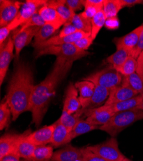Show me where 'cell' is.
<instances>
[{"label":"cell","instance_id":"cell-1","mask_svg":"<svg viewBox=\"0 0 143 161\" xmlns=\"http://www.w3.org/2000/svg\"><path fill=\"white\" fill-rule=\"evenodd\" d=\"M72 62L57 58L53 69L39 84L35 85L31 99L30 112L32 123L38 127L48 109L49 105L55 96L58 85L66 77L73 65Z\"/></svg>","mask_w":143,"mask_h":161},{"label":"cell","instance_id":"cell-2","mask_svg":"<svg viewBox=\"0 0 143 161\" xmlns=\"http://www.w3.org/2000/svg\"><path fill=\"white\" fill-rule=\"evenodd\" d=\"M34 86L33 72L30 66L18 62L8 83L5 96L12 113V120H16L24 112L30 111Z\"/></svg>","mask_w":143,"mask_h":161},{"label":"cell","instance_id":"cell-3","mask_svg":"<svg viewBox=\"0 0 143 161\" xmlns=\"http://www.w3.org/2000/svg\"><path fill=\"white\" fill-rule=\"evenodd\" d=\"M143 119V111L137 108L115 114L109 121L99 128L111 137H116L120 133L134 123Z\"/></svg>","mask_w":143,"mask_h":161},{"label":"cell","instance_id":"cell-4","mask_svg":"<svg viewBox=\"0 0 143 161\" xmlns=\"http://www.w3.org/2000/svg\"><path fill=\"white\" fill-rule=\"evenodd\" d=\"M83 79L110 91L121 84L123 75L113 66L109 65L106 68L95 72Z\"/></svg>","mask_w":143,"mask_h":161},{"label":"cell","instance_id":"cell-5","mask_svg":"<svg viewBox=\"0 0 143 161\" xmlns=\"http://www.w3.org/2000/svg\"><path fill=\"white\" fill-rule=\"evenodd\" d=\"M90 52L87 51H81L78 49L73 43L64 44L58 46H51L44 48L37 53L36 58L43 56L54 55L57 58H61L67 61L74 63L75 61L82 59Z\"/></svg>","mask_w":143,"mask_h":161},{"label":"cell","instance_id":"cell-6","mask_svg":"<svg viewBox=\"0 0 143 161\" xmlns=\"http://www.w3.org/2000/svg\"><path fill=\"white\" fill-rule=\"evenodd\" d=\"M87 147L106 161H123L126 158L120 151L118 142L115 137H110L100 144Z\"/></svg>","mask_w":143,"mask_h":161},{"label":"cell","instance_id":"cell-7","mask_svg":"<svg viewBox=\"0 0 143 161\" xmlns=\"http://www.w3.org/2000/svg\"><path fill=\"white\" fill-rule=\"evenodd\" d=\"M48 1L45 0H27L23 3L17 17L10 25L9 29L12 31L21 26L28 21Z\"/></svg>","mask_w":143,"mask_h":161},{"label":"cell","instance_id":"cell-8","mask_svg":"<svg viewBox=\"0 0 143 161\" xmlns=\"http://www.w3.org/2000/svg\"><path fill=\"white\" fill-rule=\"evenodd\" d=\"M23 3L12 0L0 1V26H8L17 17Z\"/></svg>","mask_w":143,"mask_h":161},{"label":"cell","instance_id":"cell-9","mask_svg":"<svg viewBox=\"0 0 143 161\" xmlns=\"http://www.w3.org/2000/svg\"><path fill=\"white\" fill-rule=\"evenodd\" d=\"M115 114L112 110L109 105L104 104L97 108L84 112L85 120L94 126H101L107 123Z\"/></svg>","mask_w":143,"mask_h":161},{"label":"cell","instance_id":"cell-10","mask_svg":"<svg viewBox=\"0 0 143 161\" xmlns=\"http://www.w3.org/2000/svg\"><path fill=\"white\" fill-rule=\"evenodd\" d=\"M40 28L41 27H38V26H33V27H30L23 31L18 30L13 34L12 37L14 42L15 58L17 61L19 59L22 50L30 43L32 39L35 37Z\"/></svg>","mask_w":143,"mask_h":161},{"label":"cell","instance_id":"cell-11","mask_svg":"<svg viewBox=\"0 0 143 161\" xmlns=\"http://www.w3.org/2000/svg\"><path fill=\"white\" fill-rule=\"evenodd\" d=\"M14 45L12 37H9L7 42L0 52V85H2L7 75L10 64L15 57Z\"/></svg>","mask_w":143,"mask_h":161},{"label":"cell","instance_id":"cell-12","mask_svg":"<svg viewBox=\"0 0 143 161\" xmlns=\"http://www.w3.org/2000/svg\"><path fill=\"white\" fill-rule=\"evenodd\" d=\"M63 105V111L69 114H73L82 108L79 92L73 83H69L65 91Z\"/></svg>","mask_w":143,"mask_h":161},{"label":"cell","instance_id":"cell-13","mask_svg":"<svg viewBox=\"0 0 143 161\" xmlns=\"http://www.w3.org/2000/svg\"><path fill=\"white\" fill-rule=\"evenodd\" d=\"M91 35V34H88L82 31H78L76 33L70 35L69 36L66 37H59L57 35L51 37L49 38L48 41L44 42L43 43L38 45L34 48L35 49L37 53L38 52H39L40 50L49 47L51 46H58V45H62L64 44H71V43H74L76 42H77L78 40H79L80 39Z\"/></svg>","mask_w":143,"mask_h":161},{"label":"cell","instance_id":"cell-14","mask_svg":"<svg viewBox=\"0 0 143 161\" xmlns=\"http://www.w3.org/2000/svg\"><path fill=\"white\" fill-rule=\"evenodd\" d=\"M82 147L66 144L54 152L51 161H82Z\"/></svg>","mask_w":143,"mask_h":161},{"label":"cell","instance_id":"cell-15","mask_svg":"<svg viewBox=\"0 0 143 161\" xmlns=\"http://www.w3.org/2000/svg\"><path fill=\"white\" fill-rule=\"evenodd\" d=\"M54 128V124L44 126L37 131L30 132L27 139L36 146L46 145L51 142Z\"/></svg>","mask_w":143,"mask_h":161},{"label":"cell","instance_id":"cell-16","mask_svg":"<svg viewBox=\"0 0 143 161\" xmlns=\"http://www.w3.org/2000/svg\"><path fill=\"white\" fill-rule=\"evenodd\" d=\"M142 27V25H140L123 37H115L113 42L117 50L125 49L131 52L135 47L138 42Z\"/></svg>","mask_w":143,"mask_h":161},{"label":"cell","instance_id":"cell-17","mask_svg":"<svg viewBox=\"0 0 143 161\" xmlns=\"http://www.w3.org/2000/svg\"><path fill=\"white\" fill-rule=\"evenodd\" d=\"M110 95V90L107 88L95 85L94 92L93 96L81 108L84 112L98 108L105 104Z\"/></svg>","mask_w":143,"mask_h":161},{"label":"cell","instance_id":"cell-18","mask_svg":"<svg viewBox=\"0 0 143 161\" xmlns=\"http://www.w3.org/2000/svg\"><path fill=\"white\" fill-rule=\"evenodd\" d=\"M139 95L138 93L129 86L121 84L110 91V95L105 103V105H110L131 99Z\"/></svg>","mask_w":143,"mask_h":161},{"label":"cell","instance_id":"cell-19","mask_svg":"<svg viewBox=\"0 0 143 161\" xmlns=\"http://www.w3.org/2000/svg\"><path fill=\"white\" fill-rule=\"evenodd\" d=\"M23 133H7L0 138V158L10 153H15L17 144Z\"/></svg>","mask_w":143,"mask_h":161},{"label":"cell","instance_id":"cell-20","mask_svg":"<svg viewBox=\"0 0 143 161\" xmlns=\"http://www.w3.org/2000/svg\"><path fill=\"white\" fill-rule=\"evenodd\" d=\"M38 12L46 24L51 25L57 30H59L64 25L62 19L59 14L57 10L49 3L48 1L40 8Z\"/></svg>","mask_w":143,"mask_h":161},{"label":"cell","instance_id":"cell-21","mask_svg":"<svg viewBox=\"0 0 143 161\" xmlns=\"http://www.w3.org/2000/svg\"><path fill=\"white\" fill-rule=\"evenodd\" d=\"M30 132V130H28L23 133V136L17 144L15 152L20 158H23L26 160H31L37 147L27 139V136Z\"/></svg>","mask_w":143,"mask_h":161},{"label":"cell","instance_id":"cell-22","mask_svg":"<svg viewBox=\"0 0 143 161\" xmlns=\"http://www.w3.org/2000/svg\"><path fill=\"white\" fill-rule=\"evenodd\" d=\"M54 131L51 142L53 147H59L69 144V137L70 130L62 125L59 120L54 123Z\"/></svg>","mask_w":143,"mask_h":161},{"label":"cell","instance_id":"cell-23","mask_svg":"<svg viewBox=\"0 0 143 161\" xmlns=\"http://www.w3.org/2000/svg\"><path fill=\"white\" fill-rule=\"evenodd\" d=\"M74 86L79 92V100L82 108L89 99L93 96L94 92L95 84L89 80L82 79L75 83Z\"/></svg>","mask_w":143,"mask_h":161},{"label":"cell","instance_id":"cell-24","mask_svg":"<svg viewBox=\"0 0 143 161\" xmlns=\"http://www.w3.org/2000/svg\"><path fill=\"white\" fill-rule=\"evenodd\" d=\"M143 97L142 94H139L134 97L129 99L128 100L117 103L109 105L112 110L115 113L122 112L127 110H130L135 108L139 106Z\"/></svg>","mask_w":143,"mask_h":161},{"label":"cell","instance_id":"cell-25","mask_svg":"<svg viewBox=\"0 0 143 161\" xmlns=\"http://www.w3.org/2000/svg\"><path fill=\"white\" fill-rule=\"evenodd\" d=\"M49 3L53 6L62 19L64 25L70 24L76 13L71 10L65 3V0L59 1H48Z\"/></svg>","mask_w":143,"mask_h":161},{"label":"cell","instance_id":"cell-26","mask_svg":"<svg viewBox=\"0 0 143 161\" xmlns=\"http://www.w3.org/2000/svg\"><path fill=\"white\" fill-rule=\"evenodd\" d=\"M99 126H94L86 121L85 120L81 119L76 125L73 127V128L70 131L69 137V142L72 141L74 139L78 137L83 134L87 133L91 131H93L96 129H99Z\"/></svg>","mask_w":143,"mask_h":161},{"label":"cell","instance_id":"cell-27","mask_svg":"<svg viewBox=\"0 0 143 161\" xmlns=\"http://www.w3.org/2000/svg\"><path fill=\"white\" fill-rule=\"evenodd\" d=\"M57 31V30L54 26L48 24H45L44 26H41L34 37V42L32 45L33 47H35L48 41L52 36L55 34Z\"/></svg>","mask_w":143,"mask_h":161},{"label":"cell","instance_id":"cell-28","mask_svg":"<svg viewBox=\"0 0 143 161\" xmlns=\"http://www.w3.org/2000/svg\"><path fill=\"white\" fill-rule=\"evenodd\" d=\"M82 116H84V112L82 109L73 114H69L66 112L62 110V113L58 120L62 125L71 131L76 123L81 120Z\"/></svg>","mask_w":143,"mask_h":161},{"label":"cell","instance_id":"cell-29","mask_svg":"<svg viewBox=\"0 0 143 161\" xmlns=\"http://www.w3.org/2000/svg\"><path fill=\"white\" fill-rule=\"evenodd\" d=\"M54 152L52 146H37L31 160L29 161H51Z\"/></svg>","mask_w":143,"mask_h":161},{"label":"cell","instance_id":"cell-30","mask_svg":"<svg viewBox=\"0 0 143 161\" xmlns=\"http://www.w3.org/2000/svg\"><path fill=\"white\" fill-rule=\"evenodd\" d=\"M121 84L129 86L138 94H143V80L137 72L128 76H123Z\"/></svg>","mask_w":143,"mask_h":161},{"label":"cell","instance_id":"cell-31","mask_svg":"<svg viewBox=\"0 0 143 161\" xmlns=\"http://www.w3.org/2000/svg\"><path fill=\"white\" fill-rule=\"evenodd\" d=\"M130 56V52L128 50L125 49L117 50L113 54L110 55L105 59V62L109 65L113 66L117 69L125 62Z\"/></svg>","mask_w":143,"mask_h":161},{"label":"cell","instance_id":"cell-32","mask_svg":"<svg viewBox=\"0 0 143 161\" xmlns=\"http://www.w3.org/2000/svg\"><path fill=\"white\" fill-rule=\"evenodd\" d=\"M12 113L8 103L5 97L0 104V130H3L8 127Z\"/></svg>","mask_w":143,"mask_h":161},{"label":"cell","instance_id":"cell-33","mask_svg":"<svg viewBox=\"0 0 143 161\" xmlns=\"http://www.w3.org/2000/svg\"><path fill=\"white\" fill-rule=\"evenodd\" d=\"M122 8L120 0H104L103 10L107 19L118 16Z\"/></svg>","mask_w":143,"mask_h":161},{"label":"cell","instance_id":"cell-34","mask_svg":"<svg viewBox=\"0 0 143 161\" xmlns=\"http://www.w3.org/2000/svg\"><path fill=\"white\" fill-rule=\"evenodd\" d=\"M106 16L103 10L98 11L91 21L92 30H91V38L93 41L96 38L100 30L103 26H105L106 21Z\"/></svg>","mask_w":143,"mask_h":161},{"label":"cell","instance_id":"cell-35","mask_svg":"<svg viewBox=\"0 0 143 161\" xmlns=\"http://www.w3.org/2000/svg\"><path fill=\"white\" fill-rule=\"evenodd\" d=\"M71 24L74 26L80 31H82L88 34H91V21L85 18L82 16L80 13V14H75Z\"/></svg>","mask_w":143,"mask_h":161},{"label":"cell","instance_id":"cell-36","mask_svg":"<svg viewBox=\"0 0 143 161\" xmlns=\"http://www.w3.org/2000/svg\"><path fill=\"white\" fill-rule=\"evenodd\" d=\"M137 68V59L130 56L125 61V62L116 70L123 76H128L136 72Z\"/></svg>","mask_w":143,"mask_h":161},{"label":"cell","instance_id":"cell-37","mask_svg":"<svg viewBox=\"0 0 143 161\" xmlns=\"http://www.w3.org/2000/svg\"><path fill=\"white\" fill-rule=\"evenodd\" d=\"M45 22L43 19L41 18L38 12L35 14L28 21L26 22L23 25L20 26L19 31H23L26 29L30 27H33V26H38V27H41L45 25Z\"/></svg>","mask_w":143,"mask_h":161},{"label":"cell","instance_id":"cell-38","mask_svg":"<svg viewBox=\"0 0 143 161\" xmlns=\"http://www.w3.org/2000/svg\"><path fill=\"white\" fill-rule=\"evenodd\" d=\"M93 43V41L91 38V35H90L80 39L73 44L78 49L81 51H87Z\"/></svg>","mask_w":143,"mask_h":161},{"label":"cell","instance_id":"cell-39","mask_svg":"<svg viewBox=\"0 0 143 161\" xmlns=\"http://www.w3.org/2000/svg\"><path fill=\"white\" fill-rule=\"evenodd\" d=\"M82 161H106L105 159L89 150L87 146L82 147Z\"/></svg>","mask_w":143,"mask_h":161},{"label":"cell","instance_id":"cell-40","mask_svg":"<svg viewBox=\"0 0 143 161\" xmlns=\"http://www.w3.org/2000/svg\"><path fill=\"white\" fill-rule=\"evenodd\" d=\"M65 3L74 12L81 10L85 5V0H65Z\"/></svg>","mask_w":143,"mask_h":161},{"label":"cell","instance_id":"cell-41","mask_svg":"<svg viewBox=\"0 0 143 161\" xmlns=\"http://www.w3.org/2000/svg\"><path fill=\"white\" fill-rule=\"evenodd\" d=\"M142 25L143 26V25ZM142 51H143V27L135 47L130 52V56L134 58L135 59H137Z\"/></svg>","mask_w":143,"mask_h":161},{"label":"cell","instance_id":"cell-42","mask_svg":"<svg viewBox=\"0 0 143 161\" xmlns=\"http://www.w3.org/2000/svg\"><path fill=\"white\" fill-rule=\"evenodd\" d=\"M78 31H79L75 27V26H73L72 24H71V23L66 24V25H64L63 28L62 29V30L60 31L59 34H57V36L60 37H66V36L72 35Z\"/></svg>","mask_w":143,"mask_h":161},{"label":"cell","instance_id":"cell-43","mask_svg":"<svg viewBox=\"0 0 143 161\" xmlns=\"http://www.w3.org/2000/svg\"><path fill=\"white\" fill-rule=\"evenodd\" d=\"M11 32L12 31L8 26H3V27H1L0 29V48H1L0 50L2 49L6 44V40Z\"/></svg>","mask_w":143,"mask_h":161},{"label":"cell","instance_id":"cell-44","mask_svg":"<svg viewBox=\"0 0 143 161\" xmlns=\"http://www.w3.org/2000/svg\"><path fill=\"white\" fill-rule=\"evenodd\" d=\"M120 26V21L118 19V17L108 18L106 19L105 26L109 30H115L118 29Z\"/></svg>","mask_w":143,"mask_h":161},{"label":"cell","instance_id":"cell-45","mask_svg":"<svg viewBox=\"0 0 143 161\" xmlns=\"http://www.w3.org/2000/svg\"><path fill=\"white\" fill-rule=\"evenodd\" d=\"M120 3L122 8L132 7L136 5L142 3L141 0H120Z\"/></svg>","mask_w":143,"mask_h":161},{"label":"cell","instance_id":"cell-46","mask_svg":"<svg viewBox=\"0 0 143 161\" xmlns=\"http://www.w3.org/2000/svg\"><path fill=\"white\" fill-rule=\"evenodd\" d=\"M104 0H85V4L96 7L100 10L103 8Z\"/></svg>","mask_w":143,"mask_h":161},{"label":"cell","instance_id":"cell-47","mask_svg":"<svg viewBox=\"0 0 143 161\" xmlns=\"http://www.w3.org/2000/svg\"><path fill=\"white\" fill-rule=\"evenodd\" d=\"M0 161H21L20 157L16 153H13L5 155L3 158H0Z\"/></svg>","mask_w":143,"mask_h":161},{"label":"cell","instance_id":"cell-48","mask_svg":"<svg viewBox=\"0 0 143 161\" xmlns=\"http://www.w3.org/2000/svg\"><path fill=\"white\" fill-rule=\"evenodd\" d=\"M143 71V51L141 52L137 59V68L136 72L140 74Z\"/></svg>","mask_w":143,"mask_h":161},{"label":"cell","instance_id":"cell-49","mask_svg":"<svg viewBox=\"0 0 143 161\" xmlns=\"http://www.w3.org/2000/svg\"><path fill=\"white\" fill-rule=\"evenodd\" d=\"M143 95V94H142ZM137 109H139V110H141L143 111V97H142V99L141 101V102L140 103V104H139V106L137 107Z\"/></svg>","mask_w":143,"mask_h":161},{"label":"cell","instance_id":"cell-50","mask_svg":"<svg viewBox=\"0 0 143 161\" xmlns=\"http://www.w3.org/2000/svg\"><path fill=\"white\" fill-rule=\"evenodd\" d=\"M123 161H134V160H130V158H125L124 160H123Z\"/></svg>","mask_w":143,"mask_h":161},{"label":"cell","instance_id":"cell-51","mask_svg":"<svg viewBox=\"0 0 143 161\" xmlns=\"http://www.w3.org/2000/svg\"><path fill=\"white\" fill-rule=\"evenodd\" d=\"M139 76L141 77V79H142V80H143V71L139 74Z\"/></svg>","mask_w":143,"mask_h":161},{"label":"cell","instance_id":"cell-52","mask_svg":"<svg viewBox=\"0 0 143 161\" xmlns=\"http://www.w3.org/2000/svg\"><path fill=\"white\" fill-rule=\"evenodd\" d=\"M26 161H29V160H26Z\"/></svg>","mask_w":143,"mask_h":161},{"label":"cell","instance_id":"cell-53","mask_svg":"<svg viewBox=\"0 0 143 161\" xmlns=\"http://www.w3.org/2000/svg\"><path fill=\"white\" fill-rule=\"evenodd\" d=\"M142 3H143V1H142ZM143 25V24H142Z\"/></svg>","mask_w":143,"mask_h":161}]
</instances>
